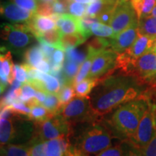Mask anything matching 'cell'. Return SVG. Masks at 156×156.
I'll list each match as a JSON object with an SVG mask.
<instances>
[{
	"instance_id": "29",
	"label": "cell",
	"mask_w": 156,
	"mask_h": 156,
	"mask_svg": "<svg viewBox=\"0 0 156 156\" xmlns=\"http://www.w3.org/2000/svg\"><path fill=\"white\" fill-rule=\"evenodd\" d=\"M95 56V55H94V54L87 53V57L85 59V61L83 62V64L80 65L77 75L75 77V82H74V86L77 83L83 81V80L86 79L90 71L91 66H92Z\"/></svg>"
},
{
	"instance_id": "9",
	"label": "cell",
	"mask_w": 156,
	"mask_h": 156,
	"mask_svg": "<svg viewBox=\"0 0 156 156\" xmlns=\"http://www.w3.org/2000/svg\"><path fill=\"white\" fill-rule=\"evenodd\" d=\"M119 54L112 48L106 49L95 56L87 78L99 79L104 75H111L116 70Z\"/></svg>"
},
{
	"instance_id": "49",
	"label": "cell",
	"mask_w": 156,
	"mask_h": 156,
	"mask_svg": "<svg viewBox=\"0 0 156 156\" xmlns=\"http://www.w3.org/2000/svg\"><path fill=\"white\" fill-rule=\"evenodd\" d=\"M36 68L37 69H38L39 71L42 72V73H50L51 71V64L49 63V62L45 58V59L43 60L42 62H41L40 63L37 65V67Z\"/></svg>"
},
{
	"instance_id": "51",
	"label": "cell",
	"mask_w": 156,
	"mask_h": 156,
	"mask_svg": "<svg viewBox=\"0 0 156 156\" xmlns=\"http://www.w3.org/2000/svg\"><path fill=\"white\" fill-rule=\"evenodd\" d=\"M74 1L83 4H90L92 3L94 0H74Z\"/></svg>"
},
{
	"instance_id": "31",
	"label": "cell",
	"mask_w": 156,
	"mask_h": 156,
	"mask_svg": "<svg viewBox=\"0 0 156 156\" xmlns=\"http://www.w3.org/2000/svg\"><path fill=\"white\" fill-rule=\"evenodd\" d=\"M92 34L102 38H114L115 37L114 31L111 26L102 23L97 22L92 25L91 28Z\"/></svg>"
},
{
	"instance_id": "2",
	"label": "cell",
	"mask_w": 156,
	"mask_h": 156,
	"mask_svg": "<svg viewBox=\"0 0 156 156\" xmlns=\"http://www.w3.org/2000/svg\"><path fill=\"white\" fill-rule=\"evenodd\" d=\"M80 124L74 125L77 126L76 128L72 126L69 136L73 140L70 141V152L93 156L112 147V140L116 135L108 124L97 123L95 120Z\"/></svg>"
},
{
	"instance_id": "21",
	"label": "cell",
	"mask_w": 156,
	"mask_h": 156,
	"mask_svg": "<svg viewBox=\"0 0 156 156\" xmlns=\"http://www.w3.org/2000/svg\"><path fill=\"white\" fill-rule=\"evenodd\" d=\"M45 58L46 57L40 46H34L28 48L24 53L25 63L34 68Z\"/></svg>"
},
{
	"instance_id": "33",
	"label": "cell",
	"mask_w": 156,
	"mask_h": 156,
	"mask_svg": "<svg viewBox=\"0 0 156 156\" xmlns=\"http://www.w3.org/2000/svg\"><path fill=\"white\" fill-rule=\"evenodd\" d=\"M57 95L62 106H64L73 100L76 95L75 87L72 85H62Z\"/></svg>"
},
{
	"instance_id": "30",
	"label": "cell",
	"mask_w": 156,
	"mask_h": 156,
	"mask_svg": "<svg viewBox=\"0 0 156 156\" xmlns=\"http://www.w3.org/2000/svg\"><path fill=\"white\" fill-rule=\"evenodd\" d=\"M80 33L83 35L84 38L87 39L92 35L91 28L94 23L99 22L98 19L95 17L89 16L85 15L81 18H80Z\"/></svg>"
},
{
	"instance_id": "34",
	"label": "cell",
	"mask_w": 156,
	"mask_h": 156,
	"mask_svg": "<svg viewBox=\"0 0 156 156\" xmlns=\"http://www.w3.org/2000/svg\"><path fill=\"white\" fill-rule=\"evenodd\" d=\"M122 156H144L141 149L129 140H123L120 144Z\"/></svg>"
},
{
	"instance_id": "32",
	"label": "cell",
	"mask_w": 156,
	"mask_h": 156,
	"mask_svg": "<svg viewBox=\"0 0 156 156\" xmlns=\"http://www.w3.org/2000/svg\"><path fill=\"white\" fill-rule=\"evenodd\" d=\"M51 113L54 115H57L63 106L60 102L57 94L56 93H47L46 100L42 103Z\"/></svg>"
},
{
	"instance_id": "56",
	"label": "cell",
	"mask_w": 156,
	"mask_h": 156,
	"mask_svg": "<svg viewBox=\"0 0 156 156\" xmlns=\"http://www.w3.org/2000/svg\"><path fill=\"white\" fill-rule=\"evenodd\" d=\"M153 51H155L156 53V44H155V46H154V47L153 48Z\"/></svg>"
},
{
	"instance_id": "4",
	"label": "cell",
	"mask_w": 156,
	"mask_h": 156,
	"mask_svg": "<svg viewBox=\"0 0 156 156\" xmlns=\"http://www.w3.org/2000/svg\"><path fill=\"white\" fill-rule=\"evenodd\" d=\"M1 38L7 50L21 54L25 51L36 37L27 23H3L1 25Z\"/></svg>"
},
{
	"instance_id": "14",
	"label": "cell",
	"mask_w": 156,
	"mask_h": 156,
	"mask_svg": "<svg viewBox=\"0 0 156 156\" xmlns=\"http://www.w3.org/2000/svg\"><path fill=\"white\" fill-rule=\"evenodd\" d=\"M155 44L156 39L140 34L131 47L129 48L124 53L132 59H136L143 54L153 50Z\"/></svg>"
},
{
	"instance_id": "27",
	"label": "cell",
	"mask_w": 156,
	"mask_h": 156,
	"mask_svg": "<svg viewBox=\"0 0 156 156\" xmlns=\"http://www.w3.org/2000/svg\"><path fill=\"white\" fill-rule=\"evenodd\" d=\"M110 46L111 40H107L102 37H95L87 43V53L93 54L96 56Z\"/></svg>"
},
{
	"instance_id": "47",
	"label": "cell",
	"mask_w": 156,
	"mask_h": 156,
	"mask_svg": "<svg viewBox=\"0 0 156 156\" xmlns=\"http://www.w3.org/2000/svg\"><path fill=\"white\" fill-rule=\"evenodd\" d=\"M40 43V47L41 48V50L44 52L46 59H47L48 61H50L52 58V56L55 51V47H54L51 45H49L46 43L44 42H39Z\"/></svg>"
},
{
	"instance_id": "1",
	"label": "cell",
	"mask_w": 156,
	"mask_h": 156,
	"mask_svg": "<svg viewBox=\"0 0 156 156\" xmlns=\"http://www.w3.org/2000/svg\"><path fill=\"white\" fill-rule=\"evenodd\" d=\"M143 84L132 76L108 75L99 79L90 95V103L97 117L105 116L124 103L142 97Z\"/></svg>"
},
{
	"instance_id": "22",
	"label": "cell",
	"mask_w": 156,
	"mask_h": 156,
	"mask_svg": "<svg viewBox=\"0 0 156 156\" xmlns=\"http://www.w3.org/2000/svg\"><path fill=\"white\" fill-rule=\"evenodd\" d=\"M131 5L135 10L138 20L141 17L151 15L155 6L156 0H129Z\"/></svg>"
},
{
	"instance_id": "55",
	"label": "cell",
	"mask_w": 156,
	"mask_h": 156,
	"mask_svg": "<svg viewBox=\"0 0 156 156\" xmlns=\"http://www.w3.org/2000/svg\"><path fill=\"white\" fill-rule=\"evenodd\" d=\"M127 1H129V0H120V1H119V4L126 2H127Z\"/></svg>"
},
{
	"instance_id": "50",
	"label": "cell",
	"mask_w": 156,
	"mask_h": 156,
	"mask_svg": "<svg viewBox=\"0 0 156 156\" xmlns=\"http://www.w3.org/2000/svg\"><path fill=\"white\" fill-rule=\"evenodd\" d=\"M47 93L46 92H44L43 90H37L36 91V98L37 101H38L39 103H42L44 102V101L46 100V96H47Z\"/></svg>"
},
{
	"instance_id": "26",
	"label": "cell",
	"mask_w": 156,
	"mask_h": 156,
	"mask_svg": "<svg viewBox=\"0 0 156 156\" xmlns=\"http://www.w3.org/2000/svg\"><path fill=\"white\" fill-rule=\"evenodd\" d=\"M30 108L31 111L28 116V119L31 121H34V122H44L54 116V114L51 113L41 103L34 105Z\"/></svg>"
},
{
	"instance_id": "35",
	"label": "cell",
	"mask_w": 156,
	"mask_h": 156,
	"mask_svg": "<svg viewBox=\"0 0 156 156\" xmlns=\"http://www.w3.org/2000/svg\"><path fill=\"white\" fill-rule=\"evenodd\" d=\"M21 87L20 88H15L14 87H12L8 93L6 94L3 98H2L1 101V108L5 106H9L12 104L15 101H19L20 95L21 93Z\"/></svg>"
},
{
	"instance_id": "19",
	"label": "cell",
	"mask_w": 156,
	"mask_h": 156,
	"mask_svg": "<svg viewBox=\"0 0 156 156\" xmlns=\"http://www.w3.org/2000/svg\"><path fill=\"white\" fill-rule=\"evenodd\" d=\"M138 30L140 35L156 39V18L151 15L142 17L138 22Z\"/></svg>"
},
{
	"instance_id": "10",
	"label": "cell",
	"mask_w": 156,
	"mask_h": 156,
	"mask_svg": "<svg viewBox=\"0 0 156 156\" xmlns=\"http://www.w3.org/2000/svg\"><path fill=\"white\" fill-rule=\"evenodd\" d=\"M138 20L137 15L131 2L127 1L117 6L109 25L113 28L115 36H116Z\"/></svg>"
},
{
	"instance_id": "12",
	"label": "cell",
	"mask_w": 156,
	"mask_h": 156,
	"mask_svg": "<svg viewBox=\"0 0 156 156\" xmlns=\"http://www.w3.org/2000/svg\"><path fill=\"white\" fill-rule=\"evenodd\" d=\"M35 15L34 12L22 8L11 2L1 4V16L12 23H27Z\"/></svg>"
},
{
	"instance_id": "37",
	"label": "cell",
	"mask_w": 156,
	"mask_h": 156,
	"mask_svg": "<svg viewBox=\"0 0 156 156\" xmlns=\"http://www.w3.org/2000/svg\"><path fill=\"white\" fill-rule=\"evenodd\" d=\"M66 58H69L76 63L82 64L87 57V54L85 52L78 50L75 47H69L66 48Z\"/></svg>"
},
{
	"instance_id": "18",
	"label": "cell",
	"mask_w": 156,
	"mask_h": 156,
	"mask_svg": "<svg viewBox=\"0 0 156 156\" xmlns=\"http://www.w3.org/2000/svg\"><path fill=\"white\" fill-rule=\"evenodd\" d=\"M13 139H14L13 117L9 119H0V142H1V146L5 145L7 144H12Z\"/></svg>"
},
{
	"instance_id": "52",
	"label": "cell",
	"mask_w": 156,
	"mask_h": 156,
	"mask_svg": "<svg viewBox=\"0 0 156 156\" xmlns=\"http://www.w3.org/2000/svg\"><path fill=\"white\" fill-rule=\"evenodd\" d=\"M66 155H69L71 156H87V155H82V154H80V153H73V152H70L69 151H68V153L66 154Z\"/></svg>"
},
{
	"instance_id": "59",
	"label": "cell",
	"mask_w": 156,
	"mask_h": 156,
	"mask_svg": "<svg viewBox=\"0 0 156 156\" xmlns=\"http://www.w3.org/2000/svg\"><path fill=\"white\" fill-rule=\"evenodd\" d=\"M36 1H38V2H41V0H36Z\"/></svg>"
},
{
	"instance_id": "46",
	"label": "cell",
	"mask_w": 156,
	"mask_h": 156,
	"mask_svg": "<svg viewBox=\"0 0 156 156\" xmlns=\"http://www.w3.org/2000/svg\"><path fill=\"white\" fill-rule=\"evenodd\" d=\"M54 12L57 14H64L67 10V1L66 0H56L52 3Z\"/></svg>"
},
{
	"instance_id": "57",
	"label": "cell",
	"mask_w": 156,
	"mask_h": 156,
	"mask_svg": "<svg viewBox=\"0 0 156 156\" xmlns=\"http://www.w3.org/2000/svg\"><path fill=\"white\" fill-rule=\"evenodd\" d=\"M66 1H67L68 2H71V0H66Z\"/></svg>"
},
{
	"instance_id": "5",
	"label": "cell",
	"mask_w": 156,
	"mask_h": 156,
	"mask_svg": "<svg viewBox=\"0 0 156 156\" xmlns=\"http://www.w3.org/2000/svg\"><path fill=\"white\" fill-rule=\"evenodd\" d=\"M121 74L137 78L142 83L156 80V53L150 51L136 59H130L119 69Z\"/></svg>"
},
{
	"instance_id": "25",
	"label": "cell",
	"mask_w": 156,
	"mask_h": 156,
	"mask_svg": "<svg viewBox=\"0 0 156 156\" xmlns=\"http://www.w3.org/2000/svg\"><path fill=\"white\" fill-rule=\"evenodd\" d=\"M80 64L66 58L63 64V73L64 77H65V84L64 85H74L75 77L77 75L80 67Z\"/></svg>"
},
{
	"instance_id": "28",
	"label": "cell",
	"mask_w": 156,
	"mask_h": 156,
	"mask_svg": "<svg viewBox=\"0 0 156 156\" xmlns=\"http://www.w3.org/2000/svg\"><path fill=\"white\" fill-rule=\"evenodd\" d=\"M87 39L84 38L80 33L72 34H62L61 38V48L65 51L69 47H77L83 44Z\"/></svg>"
},
{
	"instance_id": "39",
	"label": "cell",
	"mask_w": 156,
	"mask_h": 156,
	"mask_svg": "<svg viewBox=\"0 0 156 156\" xmlns=\"http://www.w3.org/2000/svg\"><path fill=\"white\" fill-rule=\"evenodd\" d=\"M13 73H14L15 79L20 82L23 84L28 82V71L25 64H14L13 67Z\"/></svg>"
},
{
	"instance_id": "58",
	"label": "cell",
	"mask_w": 156,
	"mask_h": 156,
	"mask_svg": "<svg viewBox=\"0 0 156 156\" xmlns=\"http://www.w3.org/2000/svg\"><path fill=\"white\" fill-rule=\"evenodd\" d=\"M64 156H71V155H65Z\"/></svg>"
},
{
	"instance_id": "54",
	"label": "cell",
	"mask_w": 156,
	"mask_h": 156,
	"mask_svg": "<svg viewBox=\"0 0 156 156\" xmlns=\"http://www.w3.org/2000/svg\"><path fill=\"white\" fill-rule=\"evenodd\" d=\"M42 2H48V3H53L54 1H56V0H41Z\"/></svg>"
},
{
	"instance_id": "23",
	"label": "cell",
	"mask_w": 156,
	"mask_h": 156,
	"mask_svg": "<svg viewBox=\"0 0 156 156\" xmlns=\"http://www.w3.org/2000/svg\"><path fill=\"white\" fill-rule=\"evenodd\" d=\"M62 36V33L58 28H54L52 30H48L46 32L43 33L37 37L36 39L38 41V42H44L46 44L51 45L56 48H61V38Z\"/></svg>"
},
{
	"instance_id": "11",
	"label": "cell",
	"mask_w": 156,
	"mask_h": 156,
	"mask_svg": "<svg viewBox=\"0 0 156 156\" xmlns=\"http://www.w3.org/2000/svg\"><path fill=\"white\" fill-rule=\"evenodd\" d=\"M138 22L139 20L117 35L114 38H111L110 47L114 51L120 54L125 52L129 48L131 47L140 35Z\"/></svg>"
},
{
	"instance_id": "44",
	"label": "cell",
	"mask_w": 156,
	"mask_h": 156,
	"mask_svg": "<svg viewBox=\"0 0 156 156\" xmlns=\"http://www.w3.org/2000/svg\"><path fill=\"white\" fill-rule=\"evenodd\" d=\"M141 151L144 156H156V130L152 140Z\"/></svg>"
},
{
	"instance_id": "41",
	"label": "cell",
	"mask_w": 156,
	"mask_h": 156,
	"mask_svg": "<svg viewBox=\"0 0 156 156\" xmlns=\"http://www.w3.org/2000/svg\"><path fill=\"white\" fill-rule=\"evenodd\" d=\"M30 156H46L45 141L28 142Z\"/></svg>"
},
{
	"instance_id": "17",
	"label": "cell",
	"mask_w": 156,
	"mask_h": 156,
	"mask_svg": "<svg viewBox=\"0 0 156 156\" xmlns=\"http://www.w3.org/2000/svg\"><path fill=\"white\" fill-rule=\"evenodd\" d=\"M79 20L80 18L78 17L64 13L61 15L55 23L57 28L61 30L62 34H72L80 33Z\"/></svg>"
},
{
	"instance_id": "6",
	"label": "cell",
	"mask_w": 156,
	"mask_h": 156,
	"mask_svg": "<svg viewBox=\"0 0 156 156\" xmlns=\"http://www.w3.org/2000/svg\"><path fill=\"white\" fill-rule=\"evenodd\" d=\"M34 133L30 142L47 141L64 136H69L72 125L59 115L41 122H34Z\"/></svg>"
},
{
	"instance_id": "43",
	"label": "cell",
	"mask_w": 156,
	"mask_h": 156,
	"mask_svg": "<svg viewBox=\"0 0 156 156\" xmlns=\"http://www.w3.org/2000/svg\"><path fill=\"white\" fill-rule=\"evenodd\" d=\"M8 1L15 4L22 8L34 12H36L37 6H38L36 0H8Z\"/></svg>"
},
{
	"instance_id": "3",
	"label": "cell",
	"mask_w": 156,
	"mask_h": 156,
	"mask_svg": "<svg viewBox=\"0 0 156 156\" xmlns=\"http://www.w3.org/2000/svg\"><path fill=\"white\" fill-rule=\"evenodd\" d=\"M149 102L142 97L119 106L108 121V124L117 138L131 140L135 134Z\"/></svg>"
},
{
	"instance_id": "36",
	"label": "cell",
	"mask_w": 156,
	"mask_h": 156,
	"mask_svg": "<svg viewBox=\"0 0 156 156\" xmlns=\"http://www.w3.org/2000/svg\"><path fill=\"white\" fill-rule=\"evenodd\" d=\"M21 93L19 101L27 103L31 99L36 98L37 90L29 83H24L21 87Z\"/></svg>"
},
{
	"instance_id": "42",
	"label": "cell",
	"mask_w": 156,
	"mask_h": 156,
	"mask_svg": "<svg viewBox=\"0 0 156 156\" xmlns=\"http://www.w3.org/2000/svg\"><path fill=\"white\" fill-rule=\"evenodd\" d=\"M54 13L53 6H52L51 3L45 2L42 1L39 2L38 6H37L36 14L41 15V16L50 17Z\"/></svg>"
},
{
	"instance_id": "40",
	"label": "cell",
	"mask_w": 156,
	"mask_h": 156,
	"mask_svg": "<svg viewBox=\"0 0 156 156\" xmlns=\"http://www.w3.org/2000/svg\"><path fill=\"white\" fill-rule=\"evenodd\" d=\"M9 106L11 107V108L12 109L13 112H14L15 114L28 118L31 108L30 107L28 106L25 103L23 102V101H17L13 103L12 104L10 105Z\"/></svg>"
},
{
	"instance_id": "8",
	"label": "cell",
	"mask_w": 156,
	"mask_h": 156,
	"mask_svg": "<svg viewBox=\"0 0 156 156\" xmlns=\"http://www.w3.org/2000/svg\"><path fill=\"white\" fill-rule=\"evenodd\" d=\"M155 130L156 106L149 102V106L140 121L135 134L129 140L141 149L149 143L155 133Z\"/></svg>"
},
{
	"instance_id": "38",
	"label": "cell",
	"mask_w": 156,
	"mask_h": 156,
	"mask_svg": "<svg viewBox=\"0 0 156 156\" xmlns=\"http://www.w3.org/2000/svg\"><path fill=\"white\" fill-rule=\"evenodd\" d=\"M87 7L85 4L77 2H70L68 5V11L73 16L81 18L86 15Z\"/></svg>"
},
{
	"instance_id": "24",
	"label": "cell",
	"mask_w": 156,
	"mask_h": 156,
	"mask_svg": "<svg viewBox=\"0 0 156 156\" xmlns=\"http://www.w3.org/2000/svg\"><path fill=\"white\" fill-rule=\"evenodd\" d=\"M99 79H92L86 78L83 81L80 82L75 85V90L76 96L79 97H90V94L98 83Z\"/></svg>"
},
{
	"instance_id": "7",
	"label": "cell",
	"mask_w": 156,
	"mask_h": 156,
	"mask_svg": "<svg viewBox=\"0 0 156 156\" xmlns=\"http://www.w3.org/2000/svg\"><path fill=\"white\" fill-rule=\"evenodd\" d=\"M57 115L69 122L72 126L80 123L95 121L97 118L91 109L90 97L74 98L67 104L62 107Z\"/></svg>"
},
{
	"instance_id": "48",
	"label": "cell",
	"mask_w": 156,
	"mask_h": 156,
	"mask_svg": "<svg viewBox=\"0 0 156 156\" xmlns=\"http://www.w3.org/2000/svg\"><path fill=\"white\" fill-rule=\"evenodd\" d=\"M64 61V50L56 48L54 51L52 58L49 61L51 64H63Z\"/></svg>"
},
{
	"instance_id": "45",
	"label": "cell",
	"mask_w": 156,
	"mask_h": 156,
	"mask_svg": "<svg viewBox=\"0 0 156 156\" xmlns=\"http://www.w3.org/2000/svg\"><path fill=\"white\" fill-rule=\"evenodd\" d=\"M95 156H122V150L121 145H119L108 147Z\"/></svg>"
},
{
	"instance_id": "15",
	"label": "cell",
	"mask_w": 156,
	"mask_h": 156,
	"mask_svg": "<svg viewBox=\"0 0 156 156\" xmlns=\"http://www.w3.org/2000/svg\"><path fill=\"white\" fill-rule=\"evenodd\" d=\"M71 143L69 136L45 141L46 156H64L69 151Z\"/></svg>"
},
{
	"instance_id": "53",
	"label": "cell",
	"mask_w": 156,
	"mask_h": 156,
	"mask_svg": "<svg viewBox=\"0 0 156 156\" xmlns=\"http://www.w3.org/2000/svg\"><path fill=\"white\" fill-rule=\"evenodd\" d=\"M151 15L152 16L155 17L156 18V5L155 6V7H154L153 10H152V12H151Z\"/></svg>"
},
{
	"instance_id": "13",
	"label": "cell",
	"mask_w": 156,
	"mask_h": 156,
	"mask_svg": "<svg viewBox=\"0 0 156 156\" xmlns=\"http://www.w3.org/2000/svg\"><path fill=\"white\" fill-rule=\"evenodd\" d=\"M14 64L12 62L11 51L5 46L1 47L0 56V76H1V93H2L9 85L15 80L13 73Z\"/></svg>"
},
{
	"instance_id": "20",
	"label": "cell",
	"mask_w": 156,
	"mask_h": 156,
	"mask_svg": "<svg viewBox=\"0 0 156 156\" xmlns=\"http://www.w3.org/2000/svg\"><path fill=\"white\" fill-rule=\"evenodd\" d=\"M1 156H30L28 144H7L1 146Z\"/></svg>"
},
{
	"instance_id": "16",
	"label": "cell",
	"mask_w": 156,
	"mask_h": 156,
	"mask_svg": "<svg viewBox=\"0 0 156 156\" xmlns=\"http://www.w3.org/2000/svg\"><path fill=\"white\" fill-rule=\"evenodd\" d=\"M31 32L36 38L43 33L56 28V23L49 17L41 16L36 14L30 21L27 23Z\"/></svg>"
}]
</instances>
